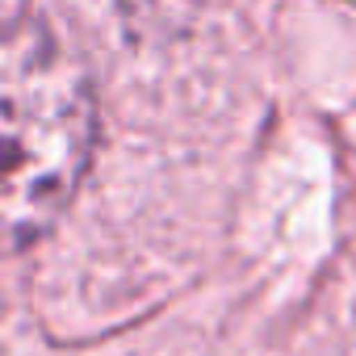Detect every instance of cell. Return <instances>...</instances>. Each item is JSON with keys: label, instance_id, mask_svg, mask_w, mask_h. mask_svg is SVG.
<instances>
[{"label": "cell", "instance_id": "1", "mask_svg": "<svg viewBox=\"0 0 356 356\" xmlns=\"http://www.w3.org/2000/svg\"><path fill=\"white\" fill-rule=\"evenodd\" d=\"M0 227L9 248L34 243L72 202L92 151V92L84 72L42 26H13L0 72Z\"/></svg>", "mask_w": 356, "mask_h": 356}]
</instances>
